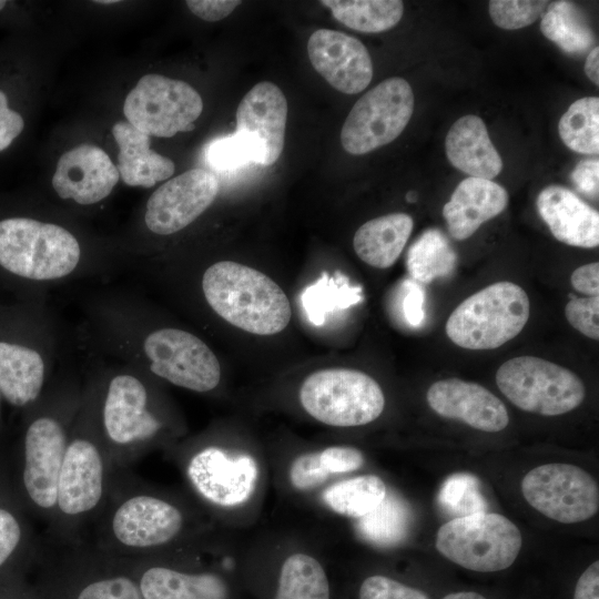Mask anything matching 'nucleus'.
I'll list each match as a JSON object with an SVG mask.
<instances>
[{"mask_svg":"<svg viewBox=\"0 0 599 599\" xmlns=\"http://www.w3.org/2000/svg\"><path fill=\"white\" fill-rule=\"evenodd\" d=\"M274 599H329V586L322 565L312 556L294 554L281 568Z\"/></svg>","mask_w":599,"mask_h":599,"instance_id":"obj_31","label":"nucleus"},{"mask_svg":"<svg viewBox=\"0 0 599 599\" xmlns=\"http://www.w3.org/2000/svg\"><path fill=\"white\" fill-rule=\"evenodd\" d=\"M6 4V1H0V9H2Z\"/></svg>","mask_w":599,"mask_h":599,"instance_id":"obj_53","label":"nucleus"},{"mask_svg":"<svg viewBox=\"0 0 599 599\" xmlns=\"http://www.w3.org/2000/svg\"><path fill=\"white\" fill-rule=\"evenodd\" d=\"M585 72L591 82L599 84V48L595 47L587 55Z\"/></svg>","mask_w":599,"mask_h":599,"instance_id":"obj_49","label":"nucleus"},{"mask_svg":"<svg viewBox=\"0 0 599 599\" xmlns=\"http://www.w3.org/2000/svg\"><path fill=\"white\" fill-rule=\"evenodd\" d=\"M537 210L560 242L583 248L599 244V213L572 191L549 185L537 196Z\"/></svg>","mask_w":599,"mask_h":599,"instance_id":"obj_21","label":"nucleus"},{"mask_svg":"<svg viewBox=\"0 0 599 599\" xmlns=\"http://www.w3.org/2000/svg\"><path fill=\"white\" fill-rule=\"evenodd\" d=\"M115 2H118V1H115V0H108V1L101 0V1H95V3H101V4H105V3L111 4V3H115Z\"/></svg>","mask_w":599,"mask_h":599,"instance_id":"obj_52","label":"nucleus"},{"mask_svg":"<svg viewBox=\"0 0 599 599\" xmlns=\"http://www.w3.org/2000/svg\"><path fill=\"white\" fill-rule=\"evenodd\" d=\"M567 303L565 314L570 325L585 336L599 339V296L575 297Z\"/></svg>","mask_w":599,"mask_h":599,"instance_id":"obj_37","label":"nucleus"},{"mask_svg":"<svg viewBox=\"0 0 599 599\" xmlns=\"http://www.w3.org/2000/svg\"><path fill=\"white\" fill-rule=\"evenodd\" d=\"M439 505L449 515L463 517L486 510L479 480L466 473L449 476L438 494Z\"/></svg>","mask_w":599,"mask_h":599,"instance_id":"obj_35","label":"nucleus"},{"mask_svg":"<svg viewBox=\"0 0 599 599\" xmlns=\"http://www.w3.org/2000/svg\"><path fill=\"white\" fill-rule=\"evenodd\" d=\"M67 447L65 427L58 417L40 415L29 424L24 436L23 484L29 497L41 508L57 504Z\"/></svg>","mask_w":599,"mask_h":599,"instance_id":"obj_13","label":"nucleus"},{"mask_svg":"<svg viewBox=\"0 0 599 599\" xmlns=\"http://www.w3.org/2000/svg\"><path fill=\"white\" fill-rule=\"evenodd\" d=\"M540 30L548 40L570 54L586 52L595 40L586 17L569 1L554 2L541 18Z\"/></svg>","mask_w":599,"mask_h":599,"instance_id":"obj_28","label":"nucleus"},{"mask_svg":"<svg viewBox=\"0 0 599 599\" xmlns=\"http://www.w3.org/2000/svg\"><path fill=\"white\" fill-rule=\"evenodd\" d=\"M445 150L450 164L469 176L493 180L502 170V160L479 116L458 119L446 135Z\"/></svg>","mask_w":599,"mask_h":599,"instance_id":"obj_23","label":"nucleus"},{"mask_svg":"<svg viewBox=\"0 0 599 599\" xmlns=\"http://www.w3.org/2000/svg\"><path fill=\"white\" fill-rule=\"evenodd\" d=\"M414 103L412 87L405 79L384 80L352 108L341 131L342 146L362 155L390 143L408 124Z\"/></svg>","mask_w":599,"mask_h":599,"instance_id":"obj_7","label":"nucleus"},{"mask_svg":"<svg viewBox=\"0 0 599 599\" xmlns=\"http://www.w3.org/2000/svg\"><path fill=\"white\" fill-rule=\"evenodd\" d=\"M359 599H429L424 591L385 576H370L359 588Z\"/></svg>","mask_w":599,"mask_h":599,"instance_id":"obj_38","label":"nucleus"},{"mask_svg":"<svg viewBox=\"0 0 599 599\" xmlns=\"http://www.w3.org/2000/svg\"><path fill=\"white\" fill-rule=\"evenodd\" d=\"M575 290L588 296L599 294V264L598 262L581 265L576 268L570 277Z\"/></svg>","mask_w":599,"mask_h":599,"instance_id":"obj_47","label":"nucleus"},{"mask_svg":"<svg viewBox=\"0 0 599 599\" xmlns=\"http://www.w3.org/2000/svg\"><path fill=\"white\" fill-rule=\"evenodd\" d=\"M406 285L407 291L403 301V312L409 325L419 326L425 318V293L423 288L414 282H407Z\"/></svg>","mask_w":599,"mask_h":599,"instance_id":"obj_46","label":"nucleus"},{"mask_svg":"<svg viewBox=\"0 0 599 599\" xmlns=\"http://www.w3.org/2000/svg\"><path fill=\"white\" fill-rule=\"evenodd\" d=\"M322 467L331 474L349 473L364 464V456L357 448L332 446L318 453Z\"/></svg>","mask_w":599,"mask_h":599,"instance_id":"obj_41","label":"nucleus"},{"mask_svg":"<svg viewBox=\"0 0 599 599\" xmlns=\"http://www.w3.org/2000/svg\"><path fill=\"white\" fill-rule=\"evenodd\" d=\"M300 400L313 418L336 427L372 423L385 407L378 383L363 372L348 368L312 373L300 388Z\"/></svg>","mask_w":599,"mask_h":599,"instance_id":"obj_5","label":"nucleus"},{"mask_svg":"<svg viewBox=\"0 0 599 599\" xmlns=\"http://www.w3.org/2000/svg\"><path fill=\"white\" fill-rule=\"evenodd\" d=\"M575 186L590 197H598L599 161L598 159L582 160L570 175Z\"/></svg>","mask_w":599,"mask_h":599,"instance_id":"obj_44","label":"nucleus"},{"mask_svg":"<svg viewBox=\"0 0 599 599\" xmlns=\"http://www.w3.org/2000/svg\"><path fill=\"white\" fill-rule=\"evenodd\" d=\"M1 397H2V395H1V392H0V404H1Z\"/></svg>","mask_w":599,"mask_h":599,"instance_id":"obj_54","label":"nucleus"},{"mask_svg":"<svg viewBox=\"0 0 599 599\" xmlns=\"http://www.w3.org/2000/svg\"><path fill=\"white\" fill-rule=\"evenodd\" d=\"M187 473L202 496L216 505L231 507L252 495L257 465L248 455L231 456L220 448L209 447L192 458Z\"/></svg>","mask_w":599,"mask_h":599,"instance_id":"obj_15","label":"nucleus"},{"mask_svg":"<svg viewBox=\"0 0 599 599\" xmlns=\"http://www.w3.org/2000/svg\"><path fill=\"white\" fill-rule=\"evenodd\" d=\"M119 179L118 167L101 148L80 144L59 159L52 186L60 199L85 206L106 199Z\"/></svg>","mask_w":599,"mask_h":599,"instance_id":"obj_16","label":"nucleus"},{"mask_svg":"<svg viewBox=\"0 0 599 599\" xmlns=\"http://www.w3.org/2000/svg\"><path fill=\"white\" fill-rule=\"evenodd\" d=\"M182 524V515L173 505L151 496H135L116 509L112 529L121 544L148 548L173 539Z\"/></svg>","mask_w":599,"mask_h":599,"instance_id":"obj_19","label":"nucleus"},{"mask_svg":"<svg viewBox=\"0 0 599 599\" xmlns=\"http://www.w3.org/2000/svg\"><path fill=\"white\" fill-rule=\"evenodd\" d=\"M386 494V486L378 476L364 475L328 487L323 499L335 512L361 518L373 510Z\"/></svg>","mask_w":599,"mask_h":599,"instance_id":"obj_32","label":"nucleus"},{"mask_svg":"<svg viewBox=\"0 0 599 599\" xmlns=\"http://www.w3.org/2000/svg\"><path fill=\"white\" fill-rule=\"evenodd\" d=\"M287 111L283 91L268 81L255 84L237 106L235 132L260 148L263 165L275 163L283 151Z\"/></svg>","mask_w":599,"mask_h":599,"instance_id":"obj_18","label":"nucleus"},{"mask_svg":"<svg viewBox=\"0 0 599 599\" xmlns=\"http://www.w3.org/2000/svg\"><path fill=\"white\" fill-rule=\"evenodd\" d=\"M456 253L439 230L425 231L407 252L406 265L410 276L422 283L446 277L456 265Z\"/></svg>","mask_w":599,"mask_h":599,"instance_id":"obj_29","label":"nucleus"},{"mask_svg":"<svg viewBox=\"0 0 599 599\" xmlns=\"http://www.w3.org/2000/svg\"><path fill=\"white\" fill-rule=\"evenodd\" d=\"M78 599H143L136 585L125 577L103 579L87 586Z\"/></svg>","mask_w":599,"mask_h":599,"instance_id":"obj_40","label":"nucleus"},{"mask_svg":"<svg viewBox=\"0 0 599 599\" xmlns=\"http://www.w3.org/2000/svg\"><path fill=\"white\" fill-rule=\"evenodd\" d=\"M428 405L439 416L458 419L488 433L505 429L509 416L505 404L486 387L459 378H447L430 385Z\"/></svg>","mask_w":599,"mask_h":599,"instance_id":"obj_17","label":"nucleus"},{"mask_svg":"<svg viewBox=\"0 0 599 599\" xmlns=\"http://www.w3.org/2000/svg\"><path fill=\"white\" fill-rule=\"evenodd\" d=\"M530 315V302L519 285L496 282L467 297L446 322L449 339L466 349H495L516 337Z\"/></svg>","mask_w":599,"mask_h":599,"instance_id":"obj_3","label":"nucleus"},{"mask_svg":"<svg viewBox=\"0 0 599 599\" xmlns=\"http://www.w3.org/2000/svg\"><path fill=\"white\" fill-rule=\"evenodd\" d=\"M414 227L412 216L390 213L367 221L355 232L357 256L376 268L390 267L402 254Z\"/></svg>","mask_w":599,"mask_h":599,"instance_id":"obj_25","label":"nucleus"},{"mask_svg":"<svg viewBox=\"0 0 599 599\" xmlns=\"http://www.w3.org/2000/svg\"><path fill=\"white\" fill-rule=\"evenodd\" d=\"M187 8L193 14L209 22L227 17L240 3L236 0H187Z\"/></svg>","mask_w":599,"mask_h":599,"instance_id":"obj_43","label":"nucleus"},{"mask_svg":"<svg viewBox=\"0 0 599 599\" xmlns=\"http://www.w3.org/2000/svg\"><path fill=\"white\" fill-rule=\"evenodd\" d=\"M21 539V528L16 517L0 508V566L14 551Z\"/></svg>","mask_w":599,"mask_h":599,"instance_id":"obj_45","label":"nucleus"},{"mask_svg":"<svg viewBox=\"0 0 599 599\" xmlns=\"http://www.w3.org/2000/svg\"><path fill=\"white\" fill-rule=\"evenodd\" d=\"M328 477L329 474L322 467L317 451L300 455L290 468V480L300 490L315 488Z\"/></svg>","mask_w":599,"mask_h":599,"instance_id":"obj_39","label":"nucleus"},{"mask_svg":"<svg viewBox=\"0 0 599 599\" xmlns=\"http://www.w3.org/2000/svg\"><path fill=\"white\" fill-rule=\"evenodd\" d=\"M410 519L408 504L390 493L373 510L361 517L356 527L365 540L377 546H392L405 538Z\"/></svg>","mask_w":599,"mask_h":599,"instance_id":"obj_30","label":"nucleus"},{"mask_svg":"<svg viewBox=\"0 0 599 599\" xmlns=\"http://www.w3.org/2000/svg\"><path fill=\"white\" fill-rule=\"evenodd\" d=\"M573 599H599V561L592 562L579 577Z\"/></svg>","mask_w":599,"mask_h":599,"instance_id":"obj_48","label":"nucleus"},{"mask_svg":"<svg viewBox=\"0 0 599 599\" xmlns=\"http://www.w3.org/2000/svg\"><path fill=\"white\" fill-rule=\"evenodd\" d=\"M59 352V329L52 316L28 339L0 338V392L11 405L38 399Z\"/></svg>","mask_w":599,"mask_h":599,"instance_id":"obj_11","label":"nucleus"},{"mask_svg":"<svg viewBox=\"0 0 599 599\" xmlns=\"http://www.w3.org/2000/svg\"><path fill=\"white\" fill-rule=\"evenodd\" d=\"M548 3L540 0H491L488 10L497 27L517 30L534 23L545 12Z\"/></svg>","mask_w":599,"mask_h":599,"instance_id":"obj_36","label":"nucleus"},{"mask_svg":"<svg viewBox=\"0 0 599 599\" xmlns=\"http://www.w3.org/2000/svg\"><path fill=\"white\" fill-rule=\"evenodd\" d=\"M406 197H407V201L414 202V201L416 200L417 196H416V194H415L414 192H409V193L406 195Z\"/></svg>","mask_w":599,"mask_h":599,"instance_id":"obj_51","label":"nucleus"},{"mask_svg":"<svg viewBox=\"0 0 599 599\" xmlns=\"http://www.w3.org/2000/svg\"><path fill=\"white\" fill-rule=\"evenodd\" d=\"M496 383L515 406L544 416L569 413L586 396L585 385L573 372L535 356L506 361L496 373Z\"/></svg>","mask_w":599,"mask_h":599,"instance_id":"obj_6","label":"nucleus"},{"mask_svg":"<svg viewBox=\"0 0 599 599\" xmlns=\"http://www.w3.org/2000/svg\"><path fill=\"white\" fill-rule=\"evenodd\" d=\"M143 599H227L225 582L214 573L190 575L165 567L148 569L140 581Z\"/></svg>","mask_w":599,"mask_h":599,"instance_id":"obj_26","label":"nucleus"},{"mask_svg":"<svg viewBox=\"0 0 599 599\" xmlns=\"http://www.w3.org/2000/svg\"><path fill=\"white\" fill-rule=\"evenodd\" d=\"M99 377L103 382L101 423L108 438L129 445L155 436L162 424L150 408L144 372L121 363L100 368Z\"/></svg>","mask_w":599,"mask_h":599,"instance_id":"obj_9","label":"nucleus"},{"mask_svg":"<svg viewBox=\"0 0 599 599\" xmlns=\"http://www.w3.org/2000/svg\"><path fill=\"white\" fill-rule=\"evenodd\" d=\"M205 158L217 171H234L251 163L263 165L260 148L237 132L211 141Z\"/></svg>","mask_w":599,"mask_h":599,"instance_id":"obj_34","label":"nucleus"},{"mask_svg":"<svg viewBox=\"0 0 599 599\" xmlns=\"http://www.w3.org/2000/svg\"><path fill=\"white\" fill-rule=\"evenodd\" d=\"M219 191L217 175L201 167L169 180L146 202L143 219L146 230L158 236L179 233L213 204Z\"/></svg>","mask_w":599,"mask_h":599,"instance_id":"obj_12","label":"nucleus"},{"mask_svg":"<svg viewBox=\"0 0 599 599\" xmlns=\"http://www.w3.org/2000/svg\"><path fill=\"white\" fill-rule=\"evenodd\" d=\"M112 134L119 146L116 167L126 185L152 187L173 175L174 162L151 150L150 135L123 121L112 126Z\"/></svg>","mask_w":599,"mask_h":599,"instance_id":"obj_24","label":"nucleus"},{"mask_svg":"<svg viewBox=\"0 0 599 599\" xmlns=\"http://www.w3.org/2000/svg\"><path fill=\"white\" fill-rule=\"evenodd\" d=\"M203 110L200 93L189 83L161 74H145L128 93L123 112L139 131L171 138L194 129Z\"/></svg>","mask_w":599,"mask_h":599,"instance_id":"obj_8","label":"nucleus"},{"mask_svg":"<svg viewBox=\"0 0 599 599\" xmlns=\"http://www.w3.org/2000/svg\"><path fill=\"white\" fill-rule=\"evenodd\" d=\"M103 465L97 446L87 438L68 444L61 467L57 504L68 515L87 512L101 499Z\"/></svg>","mask_w":599,"mask_h":599,"instance_id":"obj_20","label":"nucleus"},{"mask_svg":"<svg viewBox=\"0 0 599 599\" xmlns=\"http://www.w3.org/2000/svg\"><path fill=\"white\" fill-rule=\"evenodd\" d=\"M521 493L532 508L561 524L585 521L599 509L597 481L588 471L571 464L535 467L522 478Z\"/></svg>","mask_w":599,"mask_h":599,"instance_id":"obj_10","label":"nucleus"},{"mask_svg":"<svg viewBox=\"0 0 599 599\" xmlns=\"http://www.w3.org/2000/svg\"><path fill=\"white\" fill-rule=\"evenodd\" d=\"M435 546L445 558L463 568L495 572L515 562L522 537L505 516L483 511L444 524L437 531Z\"/></svg>","mask_w":599,"mask_h":599,"instance_id":"obj_4","label":"nucleus"},{"mask_svg":"<svg viewBox=\"0 0 599 599\" xmlns=\"http://www.w3.org/2000/svg\"><path fill=\"white\" fill-rule=\"evenodd\" d=\"M313 68L337 91L362 92L373 78V63L366 47L346 33L318 29L307 41Z\"/></svg>","mask_w":599,"mask_h":599,"instance_id":"obj_14","label":"nucleus"},{"mask_svg":"<svg viewBox=\"0 0 599 599\" xmlns=\"http://www.w3.org/2000/svg\"><path fill=\"white\" fill-rule=\"evenodd\" d=\"M23 126V118L9 108L7 95L0 90V152L13 142Z\"/></svg>","mask_w":599,"mask_h":599,"instance_id":"obj_42","label":"nucleus"},{"mask_svg":"<svg viewBox=\"0 0 599 599\" xmlns=\"http://www.w3.org/2000/svg\"><path fill=\"white\" fill-rule=\"evenodd\" d=\"M558 131L570 150L581 154H598L599 99L586 97L575 101L560 118Z\"/></svg>","mask_w":599,"mask_h":599,"instance_id":"obj_33","label":"nucleus"},{"mask_svg":"<svg viewBox=\"0 0 599 599\" xmlns=\"http://www.w3.org/2000/svg\"><path fill=\"white\" fill-rule=\"evenodd\" d=\"M441 599H486L484 596H481L478 592L474 591H459V592H451L445 596Z\"/></svg>","mask_w":599,"mask_h":599,"instance_id":"obj_50","label":"nucleus"},{"mask_svg":"<svg viewBox=\"0 0 599 599\" xmlns=\"http://www.w3.org/2000/svg\"><path fill=\"white\" fill-rule=\"evenodd\" d=\"M0 268L48 290L110 274L88 261L83 244L68 227L23 216L0 220Z\"/></svg>","mask_w":599,"mask_h":599,"instance_id":"obj_1","label":"nucleus"},{"mask_svg":"<svg viewBox=\"0 0 599 599\" xmlns=\"http://www.w3.org/2000/svg\"><path fill=\"white\" fill-rule=\"evenodd\" d=\"M508 193L491 180L469 176L463 180L443 207L448 232L454 240L470 237L483 223L500 214Z\"/></svg>","mask_w":599,"mask_h":599,"instance_id":"obj_22","label":"nucleus"},{"mask_svg":"<svg viewBox=\"0 0 599 599\" xmlns=\"http://www.w3.org/2000/svg\"><path fill=\"white\" fill-rule=\"evenodd\" d=\"M333 17L347 28L378 33L395 27L402 19L404 3L399 0H324Z\"/></svg>","mask_w":599,"mask_h":599,"instance_id":"obj_27","label":"nucleus"},{"mask_svg":"<svg viewBox=\"0 0 599 599\" xmlns=\"http://www.w3.org/2000/svg\"><path fill=\"white\" fill-rule=\"evenodd\" d=\"M201 292L217 316L252 334H277L291 321V304L281 286L241 263L220 261L207 266L201 276Z\"/></svg>","mask_w":599,"mask_h":599,"instance_id":"obj_2","label":"nucleus"}]
</instances>
